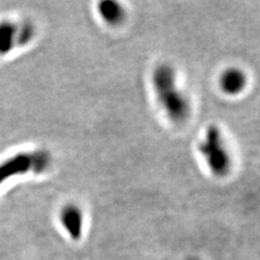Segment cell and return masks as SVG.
<instances>
[{"instance_id":"obj_1","label":"cell","mask_w":260,"mask_h":260,"mask_svg":"<svg viewBox=\"0 0 260 260\" xmlns=\"http://www.w3.org/2000/svg\"><path fill=\"white\" fill-rule=\"evenodd\" d=\"M151 84L156 100L166 116L175 124H182L191 116L192 104L179 86L176 70L168 63H160L151 73Z\"/></svg>"},{"instance_id":"obj_2","label":"cell","mask_w":260,"mask_h":260,"mask_svg":"<svg viewBox=\"0 0 260 260\" xmlns=\"http://www.w3.org/2000/svg\"><path fill=\"white\" fill-rule=\"evenodd\" d=\"M198 151L206 162L210 173L217 178H224L231 172L232 157L220 128L209 125L198 145Z\"/></svg>"},{"instance_id":"obj_3","label":"cell","mask_w":260,"mask_h":260,"mask_svg":"<svg viewBox=\"0 0 260 260\" xmlns=\"http://www.w3.org/2000/svg\"><path fill=\"white\" fill-rule=\"evenodd\" d=\"M246 73L240 68L231 67L225 69L219 77V87L226 95L235 96L241 94L247 86Z\"/></svg>"},{"instance_id":"obj_4","label":"cell","mask_w":260,"mask_h":260,"mask_svg":"<svg viewBox=\"0 0 260 260\" xmlns=\"http://www.w3.org/2000/svg\"><path fill=\"white\" fill-rule=\"evenodd\" d=\"M60 221L63 229L67 231L73 241H79L84 231L83 211L76 205H67L60 214Z\"/></svg>"},{"instance_id":"obj_5","label":"cell","mask_w":260,"mask_h":260,"mask_svg":"<svg viewBox=\"0 0 260 260\" xmlns=\"http://www.w3.org/2000/svg\"><path fill=\"white\" fill-rule=\"evenodd\" d=\"M98 12H99L101 19L109 24V25L118 26L126 19V10L118 2L114 0H104L98 6Z\"/></svg>"},{"instance_id":"obj_6","label":"cell","mask_w":260,"mask_h":260,"mask_svg":"<svg viewBox=\"0 0 260 260\" xmlns=\"http://www.w3.org/2000/svg\"><path fill=\"white\" fill-rule=\"evenodd\" d=\"M31 164L32 162L30 158L24 155H20L11 159L10 161L6 162L4 166L0 167V181H2L3 179L7 178L8 176H11L15 173L25 172V170H27L30 167Z\"/></svg>"},{"instance_id":"obj_7","label":"cell","mask_w":260,"mask_h":260,"mask_svg":"<svg viewBox=\"0 0 260 260\" xmlns=\"http://www.w3.org/2000/svg\"><path fill=\"white\" fill-rule=\"evenodd\" d=\"M14 35V25L10 23L0 24V53H5L12 48Z\"/></svg>"},{"instance_id":"obj_8","label":"cell","mask_w":260,"mask_h":260,"mask_svg":"<svg viewBox=\"0 0 260 260\" xmlns=\"http://www.w3.org/2000/svg\"><path fill=\"white\" fill-rule=\"evenodd\" d=\"M188 260H201V259H199V258H195V257H192V258H189Z\"/></svg>"}]
</instances>
